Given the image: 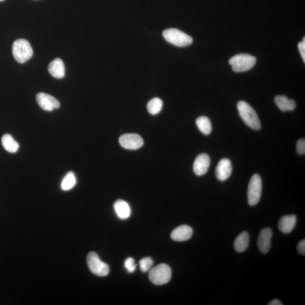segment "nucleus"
I'll use <instances>...</instances> for the list:
<instances>
[{
  "mask_svg": "<svg viewBox=\"0 0 305 305\" xmlns=\"http://www.w3.org/2000/svg\"><path fill=\"white\" fill-rule=\"evenodd\" d=\"M256 61V58L250 54H239L230 58L229 63L235 72L242 73L252 69Z\"/></svg>",
  "mask_w": 305,
  "mask_h": 305,
  "instance_id": "nucleus-3",
  "label": "nucleus"
},
{
  "mask_svg": "<svg viewBox=\"0 0 305 305\" xmlns=\"http://www.w3.org/2000/svg\"><path fill=\"white\" fill-rule=\"evenodd\" d=\"M4 1V0H0V1Z\"/></svg>",
  "mask_w": 305,
  "mask_h": 305,
  "instance_id": "nucleus-29",
  "label": "nucleus"
},
{
  "mask_svg": "<svg viewBox=\"0 0 305 305\" xmlns=\"http://www.w3.org/2000/svg\"><path fill=\"white\" fill-rule=\"evenodd\" d=\"M36 101L40 107L46 111H53L60 107V102L56 98L45 93L41 92L37 94Z\"/></svg>",
  "mask_w": 305,
  "mask_h": 305,
  "instance_id": "nucleus-9",
  "label": "nucleus"
},
{
  "mask_svg": "<svg viewBox=\"0 0 305 305\" xmlns=\"http://www.w3.org/2000/svg\"><path fill=\"white\" fill-rule=\"evenodd\" d=\"M48 71L51 76L57 79H62L65 76V68L62 60L56 59L48 66Z\"/></svg>",
  "mask_w": 305,
  "mask_h": 305,
  "instance_id": "nucleus-15",
  "label": "nucleus"
},
{
  "mask_svg": "<svg viewBox=\"0 0 305 305\" xmlns=\"http://www.w3.org/2000/svg\"><path fill=\"white\" fill-rule=\"evenodd\" d=\"M163 36L168 42L176 46H187L193 43L192 37L176 29L165 30L163 32Z\"/></svg>",
  "mask_w": 305,
  "mask_h": 305,
  "instance_id": "nucleus-4",
  "label": "nucleus"
},
{
  "mask_svg": "<svg viewBox=\"0 0 305 305\" xmlns=\"http://www.w3.org/2000/svg\"><path fill=\"white\" fill-rule=\"evenodd\" d=\"M297 152L298 154L303 155L305 153V138H301L297 142Z\"/></svg>",
  "mask_w": 305,
  "mask_h": 305,
  "instance_id": "nucleus-25",
  "label": "nucleus"
},
{
  "mask_svg": "<svg viewBox=\"0 0 305 305\" xmlns=\"http://www.w3.org/2000/svg\"><path fill=\"white\" fill-rule=\"evenodd\" d=\"M269 305H282L283 304L281 303V302L277 299H274L270 302Z\"/></svg>",
  "mask_w": 305,
  "mask_h": 305,
  "instance_id": "nucleus-28",
  "label": "nucleus"
},
{
  "mask_svg": "<svg viewBox=\"0 0 305 305\" xmlns=\"http://www.w3.org/2000/svg\"><path fill=\"white\" fill-rule=\"evenodd\" d=\"M298 49H299L301 55L304 62H305V38L304 37L303 41L298 44Z\"/></svg>",
  "mask_w": 305,
  "mask_h": 305,
  "instance_id": "nucleus-26",
  "label": "nucleus"
},
{
  "mask_svg": "<svg viewBox=\"0 0 305 305\" xmlns=\"http://www.w3.org/2000/svg\"><path fill=\"white\" fill-rule=\"evenodd\" d=\"M76 175L73 172L70 171L68 172L63 179L62 183H61V188L63 191H69L76 185Z\"/></svg>",
  "mask_w": 305,
  "mask_h": 305,
  "instance_id": "nucleus-21",
  "label": "nucleus"
},
{
  "mask_svg": "<svg viewBox=\"0 0 305 305\" xmlns=\"http://www.w3.org/2000/svg\"><path fill=\"white\" fill-rule=\"evenodd\" d=\"M297 251L302 255H305V239L302 240L299 243H298L297 247Z\"/></svg>",
  "mask_w": 305,
  "mask_h": 305,
  "instance_id": "nucleus-27",
  "label": "nucleus"
},
{
  "mask_svg": "<svg viewBox=\"0 0 305 305\" xmlns=\"http://www.w3.org/2000/svg\"><path fill=\"white\" fill-rule=\"evenodd\" d=\"M13 55L17 62L23 63L29 60L33 55V50L28 41L20 39L13 45Z\"/></svg>",
  "mask_w": 305,
  "mask_h": 305,
  "instance_id": "nucleus-2",
  "label": "nucleus"
},
{
  "mask_svg": "<svg viewBox=\"0 0 305 305\" xmlns=\"http://www.w3.org/2000/svg\"><path fill=\"white\" fill-rule=\"evenodd\" d=\"M232 171L231 162L227 158H223L217 165L215 175L220 181H225L231 175Z\"/></svg>",
  "mask_w": 305,
  "mask_h": 305,
  "instance_id": "nucleus-10",
  "label": "nucleus"
},
{
  "mask_svg": "<svg viewBox=\"0 0 305 305\" xmlns=\"http://www.w3.org/2000/svg\"><path fill=\"white\" fill-rule=\"evenodd\" d=\"M153 264V261L151 257H145L139 262V265L142 272L146 273L150 270Z\"/></svg>",
  "mask_w": 305,
  "mask_h": 305,
  "instance_id": "nucleus-23",
  "label": "nucleus"
},
{
  "mask_svg": "<svg viewBox=\"0 0 305 305\" xmlns=\"http://www.w3.org/2000/svg\"><path fill=\"white\" fill-rule=\"evenodd\" d=\"M87 262L91 272L97 276H105L109 273V267L100 259L96 253L91 252L88 254Z\"/></svg>",
  "mask_w": 305,
  "mask_h": 305,
  "instance_id": "nucleus-7",
  "label": "nucleus"
},
{
  "mask_svg": "<svg viewBox=\"0 0 305 305\" xmlns=\"http://www.w3.org/2000/svg\"><path fill=\"white\" fill-rule=\"evenodd\" d=\"M210 165L209 156L206 153L199 154L193 164V171L198 176L205 175L208 172Z\"/></svg>",
  "mask_w": 305,
  "mask_h": 305,
  "instance_id": "nucleus-11",
  "label": "nucleus"
},
{
  "mask_svg": "<svg viewBox=\"0 0 305 305\" xmlns=\"http://www.w3.org/2000/svg\"><path fill=\"white\" fill-rule=\"evenodd\" d=\"M262 182L259 174H254L251 178L247 189V200L250 206L259 202L262 194Z\"/></svg>",
  "mask_w": 305,
  "mask_h": 305,
  "instance_id": "nucleus-6",
  "label": "nucleus"
},
{
  "mask_svg": "<svg viewBox=\"0 0 305 305\" xmlns=\"http://www.w3.org/2000/svg\"><path fill=\"white\" fill-rule=\"evenodd\" d=\"M122 147L128 150H137L144 144L143 139L137 134H126L122 135L119 139Z\"/></svg>",
  "mask_w": 305,
  "mask_h": 305,
  "instance_id": "nucleus-8",
  "label": "nucleus"
},
{
  "mask_svg": "<svg viewBox=\"0 0 305 305\" xmlns=\"http://www.w3.org/2000/svg\"><path fill=\"white\" fill-rule=\"evenodd\" d=\"M240 116L245 123L254 130H259L261 123L259 117L254 108L246 102L240 101L237 105Z\"/></svg>",
  "mask_w": 305,
  "mask_h": 305,
  "instance_id": "nucleus-1",
  "label": "nucleus"
},
{
  "mask_svg": "<svg viewBox=\"0 0 305 305\" xmlns=\"http://www.w3.org/2000/svg\"><path fill=\"white\" fill-rule=\"evenodd\" d=\"M171 277V270L168 264L162 263L149 271V278L151 282L161 286L169 282Z\"/></svg>",
  "mask_w": 305,
  "mask_h": 305,
  "instance_id": "nucleus-5",
  "label": "nucleus"
},
{
  "mask_svg": "<svg viewBox=\"0 0 305 305\" xmlns=\"http://www.w3.org/2000/svg\"><path fill=\"white\" fill-rule=\"evenodd\" d=\"M163 102L160 98L155 97L148 102L147 109L149 113L156 115L162 110Z\"/></svg>",
  "mask_w": 305,
  "mask_h": 305,
  "instance_id": "nucleus-22",
  "label": "nucleus"
},
{
  "mask_svg": "<svg viewBox=\"0 0 305 305\" xmlns=\"http://www.w3.org/2000/svg\"><path fill=\"white\" fill-rule=\"evenodd\" d=\"M296 221L297 218L294 215L283 216L279 220L278 227L281 232L290 233L296 226Z\"/></svg>",
  "mask_w": 305,
  "mask_h": 305,
  "instance_id": "nucleus-14",
  "label": "nucleus"
},
{
  "mask_svg": "<svg viewBox=\"0 0 305 305\" xmlns=\"http://www.w3.org/2000/svg\"><path fill=\"white\" fill-rule=\"evenodd\" d=\"M124 266L129 273H132L135 271L137 264H135V260L132 257H129L125 260Z\"/></svg>",
  "mask_w": 305,
  "mask_h": 305,
  "instance_id": "nucleus-24",
  "label": "nucleus"
},
{
  "mask_svg": "<svg viewBox=\"0 0 305 305\" xmlns=\"http://www.w3.org/2000/svg\"><path fill=\"white\" fill-rule=\"evenodd\" d=\"M197 126L203 134L208 135L211 133L212 126L211 122L208 117L201 116L197 119L196 121Z\"/></svg>",
  "mask_w": 305,
  "mask_h": 305,
  "instance_id": "nucleus-20",
  "label": "nucleus"
},
{
  "mask_svg": "<svg viewBox=\"0 0 305 305\" xmlns=\"http://www.w3.org/2000/svg\"><path fill=\"white\" fill-rule=\"evenodd\" d=\"M193 235V229L187 225L180 226L172 230L171 237L176 242H185L191 239Z\"/></svg>",
  "mask_w": 305,
  "mask_h": 305,
  "instance_id": "nucleus-13",
  "label": "nucleus"
},
{
  "mask_svg": "<svg viewBox=\"0 0 305 305\" xmlns=\"http://www.w3.org/2000/svg\"><path fill=\"white\" fill-rule=\"evenodd\" d=\"M272 236V230L269 228L264 229L260 230L259 238H258L257 244L261 253L266 254L269 252Z\"/></svg>",
  "mask_w": 305,
  "mask_h": 305,
  "instance_id": "nucleus-12",
  "label": "nucleus"
},
{
  "mask_svg": "<svg viewBox=\"0 0 305 305\" xmlns=\"http://www.w3.org/2000/svg\"><path fill=\"white\" fill-rule=\"evenodd\" d=\"M114 208L118 218L126 219L131 215V208L128 203L123 200L118 199L114 203Z\"/></svg>",
  "mask_w": 305,
  "mask_h": 305,
  "instance_id": "nucleus-16",
  "label": "nucleus"
},
{
  "mask_svg": "<svg viewBox=\"0 0 305 305\" xmlns=\"http://www.w3.org/2000/svg\"><path fill=\"white\" fill-rule=\"evenodd\" d=\"M274 103L279 109L282 111H292L296 107V103L293 100H289L283 95H279L274 98Z\"/></svg>",
  "mask_w": 305,
  "mask_h": 305,
  "instance_id": "nucleus-17",
  "label": "nucleus"
},
{
  "mask_svg": "<svg viewBox=\"0 0 305 305\" xmlns=\"http://www.w3.org/2000/svg\"><path fill=\"white\" fill-rule=\"evenodd\" d=\"M249 236L246 231H244L236 237L234 242V247L236 252L242 253L245 252L249 246Z\"/></svg>",
  "mask_w": 305,
  "mask_h": 305,
  "instance_id": "nucleus-18",
  "label": "nucleus"
},
{
  "mask_svg": "<svg viewBox=\"0 0 305 305\" xmlns=\"http://www.w3.org/2000/svg\"><path fill=\"white\" fill-rule=\"evenodd\" d=\"M1 143L3 148L9 152H16L19 148V144L14 138L12 135L5 134L1 138Z\"/></svg>",
  "mask_w": 305,
  "mask_h": 305,
  "instance_id": "nucleus-19",
  "label": "nucleus"
}]
</instances>
